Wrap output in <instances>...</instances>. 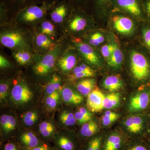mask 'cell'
<instances>
[{"mask_svg": "<svg viewBox=\"0 0 150 150\" xmlns=\"http://www.w3.org/2000/svg\"><path fill=\"white\" fill-rule=\"evenodd\" d=\"M131 69L136 79L144 81L150 76V64L146 58L139 52L133 51L131 54Z\"/></svg>", "mask_w": 150, "mask_h": 150, "instance_id": "obj_1", "label": "cell"}, {"mask_svg": "<svg viewBox=\"0 0 150 150\" xmlns=\"http://www.w3.org/2000/svg\"><path fill=\"white\" fill-rule=\"evenodd\" d=\"M56 150H80V141L73 133L61 129L55 134L53 142Z\"/></svg>", "mask_w": 150, "mask_h": 150, "instance_id": "obj_2", "label": "cell"}, {"mask_svg": "<svg viewBox=\"0 0 150 150\" xmlns=\"http://www.w3.org/2000/svg\"><path fill=\"white\" fill-rule=\"evenodd\" d=\"M53 4H46V3H43L41 6L35 4L29 5L20 10L18 17L22 21L26 22L35 21L43 18L47 10Z\"/></svg>", "mask_w": 150, "mask_h": 150, "instance_id": "obj_3", "label": "cell"}, {"mask_svg": "<svg viewBox=\"0 0 150 150\" xmlns=\"http://www.w3.org/2000/svg\"><path fill=\"white\" fill-rule=\"evenodd\" d=\"M11 96L14 102L22 105L28 103L33 98V93L26 84L18 83L13 86Z\"/></svg>", "mask_w": 150, "mask_h": 150, "instance_id": "obj_4", "label": "cell"}, {"mask_svg": "<svg viewBox=\"0 0 150 150\" xmlns=\"http://www.w3.org/2000/svg\"><path fill=\"white\" fill-rule=\"evenodd\" d=\"M1 137L2 142H6L13 139L16 134V120L13 115L4 114L0 118Z\"/></svg>", "mask_w": 150, "mask_h": 150, "instance_id": "obj_5", "label": "cell"}, {"mask_svg": "<svg viewBox=\"0 0 150 150\" xmlns=\"http://www.w3.org/2000/svg\"><path fill=\"white\" fill-rule=\"evenodd\" d=\"M13 139L22 149L36 147L44 142L37 133L30 131L17 134Z\"/></svg>", "mask_w": 150, "mask_h": 150, "instance_id": "obj_6", "label": "cell"}, {"mask_svg": "<svg viewBox=\"0 0 150 150\" xmlns=\"http://www.w3.org/2000/svg\"><path fill=\"white\" fill-rule=\"evenodd\" d=\"M1 42L4 46L9 48L24 50L28 47L23 36L15 32H8L2 34Z\"/></svg>", "mask_w": 150, "mask_h": 150, "instance_id": "obj_7", "label": "cell"}, {"mask_svg": "<svg viewBox=\"0 0 150 150\" xmlns=\"http://www.w3.org/2000/svg\"><path fill=\"white\" fill-rule=\"evenodd\" d=\"M59 51V48L53 49L38 63L34 68L35 74L40 76L48 74L54 68Z\"/></svg>", "mask_w": 150, "mask_h": 150, "instance_id": "obj_8", "label": "cell"}, {"mask_svg": "<svg viewBox=\"0 0 150 150\" xmlns=\"http://www.w3.org/2000/svg\"><path fill=\"white\" fill-rule=\"evenodd\" d=\"M105 96L98 88H95L88 95L86 101L87 108L90 112H98L103 109V102Z\"/></svg>", "mask_w": 150, "mask_h": 150, "instance_id": "obj_9", "label": "cell"}, {"mask_svg": "<svg viewBox=\"0 0 150 150\" xmlns=\"http://www.w3.org/2000/svg\"><path fill=\"white\" fill-rule=\"evenodd\" d=\"M113 27L123 35H130L134 32V25L131 19L121 15H115L112 18Z\"/></svg>", "mask_w": 150, "mask_h": 150, "instance_id": "obj_10", "label": "cell"}, {"mask_svg": "<svg viewBox=\"0 0 150 150\" xmlns=\"http://www.w3.org/2000/svg\"><path fill=\"white\" fill-rule=\"evenodd\" d=\"M57 131L55 121L48 119L39 124L37 134L44 142H52Z\"/></svg>", "mask_w": 150, "mask_h": 150, "instance_id": "obj_11", "label": "cell"}, {"mask_svg": "<svg viewBox=\"0 0 150 150\" xmlns=\"http://www.w3.org/2000/svg\"><path fill=\"white\" fill-rule=\"evenodd\" d=\"M150 103V91H145L132 98L129 104V110L137 111L144 110Z\"/></svg>", "mask_w": 150, "mask_h": 150, "instance_id": "obj_12", "label": "cell"}, {"mask_svg": "<svg viewBox=\"0 0 150 150\" xmlns=\"http://www.w3.org/2000/svg\"><path fill=\"white\" fill-rule=\"evenodd\" d=\"M126 144L123 136L118 133H112L105 139L102 150H123Z\"/></svg>", "mask_w": 150, "mask_h": 150, "instance_id": "obj_13", "label": "cell"}, {"mask_svg": "<svg viewBox=\"0 0 150 150\" xmlns=\"http://www.w3.org/2000/svg\"><path fill=\"white\" fill-rule=\"evenodd\" d=\"M75 43L79 51L88 62L95 66H99V58L92 46L79 41H76Z\"/></svg>", "mask_w": 150, "mask_h": 150, "instance_id": "obj_14", "label": "cell"}, {"mask_svg": "<svg viewBox=\"0 0 150 150\" xmlns=\"http://www.w3.org/2000/svg\"><path fill=\"white\" fill-rule=\"evenodd\" d=\"M117 6L121 9L137 17L142 16V10L138 0H115Z\"/></svg>", "mask_w": 150, "mask_h": 150, "instance_id": "obj_15", "label": "cell"}, {"mask_svg": "<svg viewBox=\"0 0 150 150\" xmlns=\"http://www.w3.org/2000/svg\"><path fill=\"white\" fill-rule=\"evenodd\" d=\"M125 123L129 133L134 135H140L144 129V121L139 116H131L126 120Z\"/></svg>", "mask_w": 150, "mask_h": 150, "instance_id": "obj_16", "label": "cell"}, {"mask_svg": "<svg viewBox=\"0 0 150 150\" xmlns=\"http://www.w3.org/2000/svg\"><path fill=\"white\" fill-rule=\"evenodd\" d=\"M62 97L63 101L69 105L80 104L83 100V98L80 94L68 87L63 88L62 91Z\"/></svg>", "mask_w": 150, "mask_h": 150, "instance_id": "obj_17", "label": "cell"}, {"mask_svg": "<svg viewBox=\"0 0 150 150\" xmlns=\"http://www.w3.org/2000/svg\"><path fill=\"white\" fill-rule=\"evenodd\" d=\"M58 116L59 126L62 127V129H66V127H70L76 124V120L74 113L68 109H64L60 110Z\"/></svg>", "mask_w": 150, "mask_h": 150, "instance_id": "obj_18", "label": "cell"}, {"mask_svg": "<svg viewBox=\"0 0 150 150\" xmlns=\"http://www.w3.org/2000/svg\"><path fill=\"white\" fill-rule=\"evenodd\" d=\"M98 131V126L94 121H88L83 125L80 130L79 139V141H86L89 138L96 135Z\"/></svg>", "mask_w": 150, "mask_h": 150, "instance_id": "obj_19", "label": "cell"}, {"mask_svg": "<svg viewBox=\"0 0 150 150\" xmlns=\"http://www.w3.org/2000/svg\"><path fill=\"white\" fill-rule=\"evenodd\" d=\"M76 56L72 54H67L59 59L58 65L60 69L67 72L72 69L76 63Z\"/></svg>", "mask_w": 150, "mask_h": 150, "instance_id": "obj_20", "label": "cell"}, {"mask_svg": "<svg viewBox=\"0 0 150 150\" xmlns=\"http://www.w3.org/2000/svg\"><path fill=\"white\" fill-rule=\"evenodd\" d=\"M104 139L101 136H95L86 140L80 150H102Z\"/></svg>", "mask_w": 150, "mask_h": 150, "instance_id": "obj_21", "label": "cell"}, {"mask_svg": "<svg viewBox=\"0 0 150 150\" xmlns=\"http://www.w3.org/2000/svg\"><path fill=\"white\" fill-rule=\"evenodd\" d=\"M105 88L110 92L119 90L123 86V83L120 78L116 76H110L107 77L103 82Z\"/></svg>", "mask_w": 150, "mask_h": 150, "instance_id": "obj_22", "label": "cell"}, {"mask_svg": "<svg viewBox=\"0 0 150 150\" xmlns=\"http://www.w3.org/2000/svg\"><path fill=\"white\" fill-rule=\"evenodd\" d=\"M95 85V80L88 78L79 81L77 84L76 88L81 94L87 96L93 90Z\"/></svg>", "mask_w": 150, "mask_h": 150, "instance_id": "obj_23", "label": "cell"}, {"mask_svg": "<svg viewBox=\"0 0 150 150\" xmlns=\"http://www.w3.org/2000/svg\"><path fill=\"white\" fill-rule=\"evenodd\" d=\"M68 8L65 4H61L54 8L51 12V19L55 23H60L64 21L67 15Z\"/></svg>", "mask_w": 150, "mask_h": 150, "instance_id": "obj_24", "label": "cell"}, {"mask_svg": "<svg viewBox=\"0 0 150 150\" xmlns=\"http://www.w3.org/2000/svg\"><path fill=\"white\" fill-rule=\"evenodd\" d=\"M124 58L123 52L116 44H114V48L112 55L107 61L110 67L116 68L122 64Z\"/></svg>", "mask_w": 150, "mask_h": 150, "instance_id": "obj_25", "label": "cell"}, {"mask_svg": "<svg viewBox=\"0 0 150 150\" xmlns=\"http://www.w3.org/2000/svg\"><path fill=\"white\" fill-rule=\"evenodd\" d=\"M120 93H118L108 95L105 97L103 102V108L109 109L116 107L120 102Z\"/></svg>", "mask_w": 150, "mask_h": 150, "instance_id": "obj_26", "label": "cell"}, {"mask_svg": "<svg viewBox=\"0 0 150 150\" xmlns=\"http://www.w3.org/2000/svg\"><path fill=\"white\" fill-rule=\"evenodd\" d=\"M74 115L77 122L80 124H83L91 121L92 117L91 112L83 107L79 108L74 113Z\"/></svg>", "mask_w": 150, "mask_h": 150, "instance_id": "obj_27", "label": "cell"}, {"mask_svg": "<svg viewBox=\"0 0 150 150\" xmlns=\"http://www.w3.org/2000/svg\"><path fill=\"white\" fill-rule=\"evenodd\" d=\"M39 118V113L35 110H30L25 112L23 117V120L25 126L32 127L37 123Z\"/></svg>", "mask_w": 150, "mask_h": 150, "instance_id": "obj_28", "label": "cell"}, {"mask_svg": "<svg viewBox=\"0 0 150 150\" xmlns=\"http://www.w3.org/2000/svg\"><path fill=\"white\" fill-rule=\"evenodd\" d=\"M61 79L59 76L54 75L47 85L46 88V92L48 95L51 94L56 91L61 87Z\"/></svg>", "mask_w": 150, "mask_h": 150, "instance_id": "obj_29", "label": "cell"}, {"mask_svg": "<svg viewBox=\"0 0 150 150\" xmlns=\"http://www.w3.org/2000/svg\"><path fill=\"white\" fill-rule=\"evenodd\" d=\"M86 23V20L85 18L81 16H76L71 22L70 28L73 31H80L85 28Z\"/></svg>", "mask_w": 150, "mask_h": 150, "instance_id": "obj_30", "label": "cell"}, {"mask_svg": "<svg viewBox=\"0 0 150 150\" xmlns=\"http://www.w3.org/2000/svg\"><path fill=\"white\" fill-rule=\"evenodd\" d=\"M60 97L61 95L58 91L48 95L46 100V105L48 110H53L56 108L60 101Z\"/></svg>", "mask_w": 150, "mask_h": 150, "instance_id": "obj_31", "label": "cell"}, {"mask_svg": "<svg viewBox=\"0 0 150 150\" xmlns=\"http://www.w3.org/2000/svg\"><path fill=\"white\" fill-rule=\"evenodd\" d=\"M36 42L38 46L45 49L50 48L53 45L51 39L47 35L42 33L37 35Z\"/></svg>", "mask_w": 150, "mask_h": 150, "instance_id": "obj_32", "label": "cell"}, {"mask_svg": "<svg viewBox=\"0 0 150 150\" xmlns=\"http://www.w3.org/2000/svg\"><path fill=\"white\" fill-rule=\"evenodd\" d=\"M13 56L17 62L22 65L26 64L31 59L30 54L25 51H18L14 54Z\"/></svg>", "mask_w": 150, "mask_h": 150, "instance_id": "obj_33", "label": "cell"}, {"mask_svg": "<svg viewBox=\"0 0 150 150\" xmlns=\"http://www.w3.org/2000/svg\"><path fill=\"white\" fill-rule=\"evenodd\" d=\"M119 118V115L115 112L108 110L105 112L102 118L103 124L104 126H108L112 122L117 120Z\"/></svg>", "mask_w": 150, "mask_h": 150, "instance_id": "obj_34", "label": "cell"}, {"mask_svg": "<svg viewBox=\"0 0 150 150\" xmlns=\"http://www.w3.org/2000/svg\"><path fill=\"white\" fill-rule=\"evenodd\" d=\"M41 31L42 34L46 35H52L54 32V26L49 21L43 22L41 25Z\"/></svg>", "mask_w": 150, "mask_h": 150, "instance_id": "obj_35", "label": "cell"}, {"mask_svg": "<svg viewBox=\"0 0 150 150\" xmlns=\"http://www.w3.org/2000/svg\"><path fill=\"white\" fill-rule=\"evenodd\" d=\"M8 83H1L0 84V100L1 103L5 102L8 94Z\"/></svg>", "mask_w": 150, "mask_h": 150, "instance_id": "obj_36", "label": "cell"}, {"mask_svg": "<svg viewBox=\"0 0 150 150\" xmlns=\"http://www.w3.org/2000/svg\"><path fill=\"white\" fill-rule=\"evenodd\" d=\"M123 150H150L148 143H138L131 144Z\"/></svg>", "mask_w": 150, "mask_h": 150, "instance_id": "obj_37", "label": "cell"}, {"mask_svg": "<svg viewBox=\"0 0 150 150\" xmlns=\"http://www.w3.org/2000/svg\"><path fill=\"white\" fill-rule=\"evenodd\" d=\"M104 40V38L101 33H96L91 36L90 43L93 46H98L103 43Z\"/></svg>", "mask_w": 150, "mask_h": 150, "instance_id": "obj_38", "label": "cell"}, {"mask_svg": "<svg viewBox=\"0 0 150 150\" xmlns=\"http://www.w3.org/2000/svg\"><path fill=\"white\" fill-rule=\"evenodd\" d=\"M114 48V44H106L102 46L101 52L103 56L107 61L110 59Z\"/></svg>", "mask_w": 150, "mask_h": 150, "instance_id": "obj_39", "label": "cell"}, {"mask_svg": "<svg viewBox=\"0 0 150 150\" xmlns=\"http://www.w3.org/2000/svg\"><path fill=\"white\" fill-rule=\"evenodd\" d=\"M1 150H23L20 146L14 139L6 142Z\"/></svg>", "mask_w": 150, "mask_h": 150, "instance_id": "obj_40", "label": "cell"}, {"mask_svg": "<svg viewBox=\"0 0 150 150\" xmlns=\"http://www.w3.org/2000/svg\"><path fill=\"white\" fill-rule=\"evenodd\" d=\"M50 143L44 141L36 147L30 149H22L23 150H56L54 145L53 146Z\"/></svg>", "mask_w": 150, "mask_h": 150, "instance_id": "obj_41", "label": "cell"}, {"mask_svg": "<svg viewBox=\"0 0 150 150\" xmlns=\"http://www.w3.org/2000/svg\"><path fill=\"white\" fill-rule=\"evenodd\" d=\"M82 72L94 73L93 70L90 67L85 64H82L75 67L73 70V74H74Z\"/></svg>", "mask_w": 150, "mask_h": 150, "instance_id": "obj_42", "label": "cell"}, {"mask_svg": "<svg viewBox=\"0 0 150 150\" xmlns=\"http://www.w3.org/2000/svg\"><path fill=\"white\" fill-rule=\"evenodd\" d=\"M94 75V73L82 72L77 73V74H73L70 76L71 80L79 79L84 78L90 77Z\"/></svg>", "mask_w": 150, "mask_h": 150, "instance_id": "obj_43", "label": "cell"}, {"mask_svg": "<svg viewBox=\"0 0 150 150\" xmlns=\"http://www.w3.org/2000/svg\"><path fill=\"white\" fill-rule=\"evenodd\" d=\"M9 1H11V4H15L17 3L19 5H25L26 4H32V3L33 2H35L36 1H42L43 3H46V1L48 0H8Z\"/></svg>", "mask_w": 150, "mask_h": 150, "instance_id": "obj_44", "label": "cell"}, {"mask_svg": "<svg viewBox=\"0 0 150 150\" xmlns=\"http://www.w3.org/2000/svg\"><path fill=\"white\" fill-rule=\"evenodd\" d=\"M143 36L146 45L150 48V28H146L144 30Z\"/></svg>", "mask_w": 150, "mask_h": 150, "instance_id": "obj_45", "label": "cell"}, {"mask_svg": "<svg viewBox=\"0 0 150 150\" xmlns=\"http://www.w3.org/2000/svg\"><path fill=\"white\" fill-rule=\"evenodd\" d=\"M10 66V64L8 60L4 56H0V67L1 68H8Z\"/></svg>", "mask_w": 150, "mask_h": 150, "instance_id": "obj_46", "label": "cell"}, {"mask_svg": "<svg viewBox=\"0 0 150 150\" xmlns=\"http://www.w3.org/2000/svg\"><path fill=\"white\" fill-rule=\"evenodd\" d=\"M96 4L100 6H105L108 2L109 0H95Z\"/></svg>", "mask_w": 150, "mask_h": 150, "instance_id": "obj_47", "label": "cell"}, {"mask_svg": "<svg viewBox=\"0 0 150 150\" xmlns=\"http://www.w3.org/2000/svg\"><path fill=\"white\" fill-rule=\"evenodd\" d=\"M145 8L148 14L150 16V0H147L145 3Z\"/></svg>", "mask_w": 150, "mask_h": 150, "instance_id": "obj_48", "label": "cell"}, {"mask_svg": "<svg viewBox=\"0 0 150 150\" xmlns=\"http://www.w3.org/2000/svg\"><path fill=\"white\" fill-rule=\"evenodd\" d=\"M148 144H149V146L150 147V139L149 140V141H148Z\"/></svg>", "mask_w": 150, "mask_h": 150, "instance_id": "obj_49", "label": "cell"}]
</instances>
